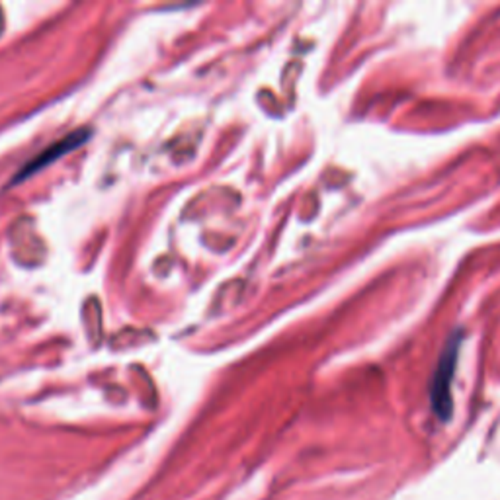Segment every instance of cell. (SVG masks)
Here are the masks:
<instances>
[{
    "label": "cell",
    "mask_w": 500,
    "mask_h": 500,
    "mask_svg": "<svg viewBox=\"0 0 500 500\" xmlns=\"http://www.w3.org/2000/svg\"><path fill=\"white\" fill-rule=\"evenodd\" d=\"M90 136V131H86V129H79V131H74L71 133V136H66L65 139H59V141H55L53 145L50 149H45L42 155H37V159H34L30 165H27L26 168H22L20 172V176L18 178H26V176H30L32 172H37L42 167L45 165H50V162H53L55 159H59L63 157L65 152H69L73 149H76L79 145H82V143L89 139Z\"/></svg>",
    "instance_id": "7a4b0ae2"
},
{
    "label": "cell",
    "mask_w": 500,
    "mask_h": 500,
    "mask_svg": "<svg viewBox=\"0 0 500 500\" xmlns=\"http://www.w3.org/2000/svg\"><path fill=\"white\" fill-rule=\"evenodd\" d=\"M456 350H457V342H454L448 348V354L444 355V362L440 363V368L436 371L434 387H432V401H434V409L441 418H448L449 409H451L449 379H451V373H454V365H456Z\"/></svg>",
    "instance_id": "6da1fadb"
}]
</instances>
